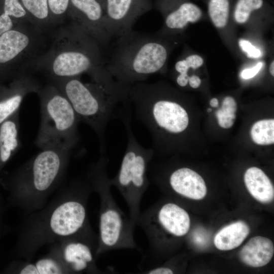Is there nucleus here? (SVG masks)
<instances>
[{
  "label": "nucleus",
  "mask_w": 274,
  "mask_h": 274,
  "mask_svg": "<svg viewBox=\"0 0 274 274\" xmlns=\"http://www.w3.org/2000/svg\"><path fill=\"white\" fill-rule=\"evenodd\" d=\"M168 183L174 193L187 198L200 200L207 194V187L203 178L187 167L174 170L169 176Z\"/></svg>",
  "instance_id": "4468645a"
},
{
  "label": "nucleus",
  "mask_w": 274,
  "mask_h": 274,
  "mask_svg": "<svg viewBox=\"0 0 274 274\" xmlns=\"http://www.w3.org/2000/svg\"><path fill=\"white\" fill-rule=\"evenodd\" d=\"M109 158L101 154L89 166L86 177L93 192L100 199L97 257L107 251L138 249L134 238L135 226L114 199L108 172Z\"/></svg>",
  "instance_id": "39448f33"
},
{
  "label": "nucleus",
  "mask_w": 274,
  "mask_h": 274,
  "mask_svg": "<svg viewBox=\"0 0 274 274\" xmlns=\"http://www.w3.org/2000/svg\"><path fill=\"white\" fill-rule=\"evenodd\" d=\"M41 123L35 144L41 149L55 148L72 151L79 140V120L70 102L53 83L41 86Z\"/></svg>",
  "instance_id": "6e6552de"
},
{
  "label": "nucleus",
  "mask_w": 274,
  "mask_h": 274,
  "mask_svg": "<svg viewBox=\"0 0 274 274\" xmlns=\"http://www.w3.org/2000/svg\"><path fill=\"white\" fill-rule=\"evenodd\" d=\"M207 233L202 230L200 229L193 232L192 239L193 241L198 246H203L207 244L208 242Z\"/></svg>",
  "instance_id": "c756f323"
},
{
  "label": "nucleus",
  "mask_w": 274,
  "mask_h": 274,
  "mask_svg": "<svg viewBox=\"0 0 274 274\" xmlns=\"http://www.w3.org/2000/svg\"><path fill=\"white\" fill-rule=\"evenodd\" d=\"M245 185L251 195L263 203L271 202L274 198V188L266 174L257 167L249 168L244 175Z\"/></svg>",
  "instance_id": "a211bd4d"
},
{
  "label": "nucleus",
  "mask_w": 274,
  "mask_h": 274,
  "mask_svg": "<svg viewBox=\"0 0 274 274\" xmlns=\"http://www.w3.org/2000/svg\"><path fill=\"white\" fill-rule=\"evenodd\" d=\"M263 5V0H237L234 10L235 21L238 23H245L252 13L260 9Z\"/></svg>",
  "instance_id": "a878e982"
},
{
  "label": "nucleus",
  "mask_w": 274,
  "mask_h": 274,
  "mask_svg": "<svg viewBox=\"0 0 274 274\" xmlns=\"http://www.w3.org/2000/svg\"><path fill=\"white\" fill-rule=\"evenodd\" d=\"M262 65V63L259 62L253 67L243 70L241 73V77L244 79H249L254 77L259 72Z\"/></svg>",
  "instance_id": "7c9ffc66"
},
{
  "label": "nucleus",
  "mask_w": 274,
  "mask_h": 274,
  "mask_svg": "<svg viewBox=\"0 0 274 274\" xmlns=\"http://www.w3.org/2000/svg\"><path fill=\"white\" fill-rule=\"evenodd\" d=\"M70 0H48L51 25L54 29L67 19Z\"/></svg>",
  "instance_id": "b1692460"
},
{
  "label": "nucleus",
  "mask_w": 274,
  "mask_h": 274,
  "mask_svg": "<svg viewBox=\"0 0 274 274\" xmlns=\"http://www.w3.org/2000/svg\"><path fill=\"white\" fill-rule=\"evenodd\" d=\"M105 62L99 44L70 21L54 30L49 46L37 62L34 70L45 73L51 80L87 74L110 94L121 96L125 87L106 70Z\"/></svg>",
  "instance_id": "f03ea898"
},
{
  "label": "nucleus",
  "mask_w": 274,
  "mask_h": 274,
  "mask_svg": "<svg viewBox=\"0 0 274 274\" xmlns=\"http://www.w3.org/2000/svg\"><path fill=\"white\" fill-rule=\"evenodd\" d=\"M51 81L68 99L79 121L87 124L95 132L100 153L105 154L107 127L110 121L116 117L119 105L124 102L93 81L83 82L80 76Z\"/></svg>",
  "instance_id": "0eeeda50"
},
{
  "label": "nucleus",
  "mask_w": 274,
  "mask_h": 274,
  "mask_svg": "<svg viewBox=\"0 0 274 274\" xmlns=\"http://www.w3.org/2000/svg\"><path fill=\"white\" fill-rule=\"evenodd\" d=\"M202 58L197 55H191L180 60L175 64V70L179 74H187L190 68L196 69L203 64Z\"/></svg>",
  "instance_id": "bb28decb"
},
{
  "label": "nucleus",
  "mask_w": 274,
  "mask_h": 274,
  "mask_svg": "<svg viewBox=\"0 0 274 274\" xmlns=\"http://www.w3.org/2000/svg\"><path fill=\"white\" fill-rule=\"evenodd\" d=\"M250 232L249 226L244 221L230 224L220 230L215 235L214 243L222 251H228L239 246Z\"/></svg>",
  "instance_id": "6ab92c4d"
},
{
  "label": "nucleus",
  "mask_w": 274,
  "mask_h": 274,
  "mask_svg": "<svg viewBox=\"0 0 274 274\" xmlns=\"http://www.w3.org/2000/svg\"><path fill=\"white\" fill-rule=\"evenodd\" d=\"M252 139L257 144L267 145L274 143V120L265 119L256 122L251 130Z\"/></svg>",
  "instance_id": "4be33fe9"
},
{
  "label": "nucleus",
  "mask_w": 274,
  "mask_h": 274,
  "mask_svg": "<svg viewBox=\"0 0 274 274\" xmlns=\"http://www.w3.org/2000/svg\"><path fill=\"white\" fill-rule=\"evenodd\" d=\"M236 103L233 98L227 96L224 99L220 109L216 112L219 125L224 128L231 127L235 118Z\"/></svg>",
  "instance_id": "393cba45"
},
{
  "label": "nucleus",
  "mask_w": 274,
  "mask_h": 274,
  "mask_svg": "<svg viewBox=\"0 0 274 274\" xmlns=\"http://www.w3.org/2000/svg\"><path fill=\"white\" fill-rule=\"evenodd\" d=\"M168 54L158 35L132 30L117 38L105 67L116 81L130 86L160 71Z\"/></svg>",
  "instance_id": "20e7f679"
},
{
  "label": "nucleus",
  "mask_w": 274,
  "mask_h": 274,
  "mask_svg": "<svg viewBox=\"0 0 274 274\" xmlns=\"http://www.w3.org/2000/svg\"><path fill=\"white\" fill-rule=\"evenodd\" d=\"M6 210V205L3 196L0 194V240L9 230V227L4 222V215Z\"/></svg>",
  "instance_id": "c85d7f7f"
},
{
  "label": "nucleus",
  "mask_w": 274,
  "mask_h": 274,
  "mask_svg": "<svg viewBox=\"0 0 274 274\" xmlns=\"http://www.w3.org/2000/svg\"><path fill=\"white\" fill-rule=\"evenodd\" d=\"M26 22L32 23L20 0H0V36Z\"/></svg>",
  "instance_id": "aec40b11"
},
{
  "label": "nucleus",
  "mask_w": 274,
  "mask_h": 274,
  "mask_svg": "<svg viewBox=\"0 0 274 274\" xmlns=\"http://www.w3.org/2000/svg\"><path fill=\"white\" fill-rule=\"evenodd\" d=\"M132 108L130 101L124 102L118 109L116 118L122 122L127 135V145L119 169L110 178L127 205L129 217L135 226L141 213L142 197L149 185L148 168L153 157L152 148H146L137 141L131 127Z\"/></svg>",
  "instance_id": "423d86ee"
},
{
  "label": "nucleus",
  "mask_w": 274,
  "mask_h": 274,
  "mask_svg": "<svg viewBox=\"0 0 274 274\" xmlns=\"http://www.w3.org/2000/svg\"><path fill=\"white\" fill-rule=\"evenodd\" d=\"M53 32L31 22L21 23L0 36V84L34 70Z\"/></svg>",
  "instance_id": "1a4fd4ad"
},
{
  "label": "nucleus",
  "mask_w": 274,
  "mask_h": 274,
  "mask_svg": "<svg viewBox=\"0 0 274 274\" xmlns=\"http://www.w3.org/2000/svg\"><path fill=\"white\" fill-rule=\"evenodd\" d=\"M97 241L91 228L52 244L50 251L60 259L68 273H105L96 263Z\"/></svg>",
  "instance_id": "9d476101"
},
{
  "label": "nucleus",
  "mask_w": 274,
  "mask_h": 274,
  "mask_svg": "<svg viewBox=\"0 0 274 274\" xmlns=\"http://www.w3.org/2000/svg\"><path fill=\"white\" fill-rule=\"evenodd\" d=\"M210 104L212 107H217L218 106L219 103L216 98H213L210 100Z\"/></svg>",
  "instance_id": "473e14b6"
},
{
  "label": "nucleus",
  "mask_w": 274,
  "mask_h": 274,
  "mask_svg": "<svg viewBox=\"0 0 274 274\" xmlns=\"http://www.w3.org/2000/svg\"><path fill=\"white\" fill-rule=\"evenodd\" d=\"M273 253V245L270 239L256 236L246 244L240 251L239 256L241 261L246 265L259 267L268 264Z\"/></svg>",
  "instance_id": "f3484780"
},
{
  "label": "nucleus",
  "mask_w": 274,
  "mask_h": 274,
  "mask_svg": "<svg viewBox=\"0 0 274 274\" xmlns=\"http://www.w3.org/2000/svg\"><path fill=\"white\" fill-rule=\"evenodd\" d=\"M71 151L55 148L41 149L18 168L0 179L8 193V205L26 215L43 208L62 184Z\"/></svg>",
  "instance_id": "7ed1b4c3"
},
{
  "label": "nucleus",
  "mask_w": 274,
  "mask_h": 274,
  "mask_svg": "<svg viewBox=\"0 0 274 274\" xmlns=\"http://www.w3.org/2000/svg\"><path fill=\"white\" fill-rule=\"evenodd\" d=\"M105 0H70L67 19L77 24L102 48L112 39L105 26Z\"/></svg>",
  "instance_id": "f8f14e48"
},
{
  "label": "nucleus",
  "mask_w": 274,
  "mask_h": 274,
  "mask_svg": "<svg viewBox=\"0 0 274 274\" xmlns=\"http://www.w3.org/2000/svg\"><path fill=\"white\" fill-rule=\"evenodd\" d=\"M274 61H272L269 67V71L271 74V75L273 76H274Z\"/></svg>",
  "instance_id": "72a5a7b5"
},
{
  "label": "nucleus",
  "mask_w": 274,
  "mask_h": 274,
  "mask_svg": "<svg viewBox=\"0 0 274 274\" xmlns=\"http://www.w3.org/2000/svg\"><path fill=\"white\" fill-rule=\"evenodd\" d=\"M92 192L86 176L62 183L43 208L26 215L20 223L12 256L31 261L44 245L91 228L87 203Z\"/></svg>",
  "instance_id": "f257e3e1"
},
{
  "label": "nucleus",
  "mask_w": 274,
  "mask_h": 274,
  "mask_svg": "<svg viewBox=\"0 0 274 274\" xmlns=\"http://www.w3.org/2000/svg\"><path fill=\"white\" fill-rule=\"evenodd\" d=\"M188 83L189 85L193 88H197L201 83L200 79L197 76L192 75L188 77Z\"/></svg>",
  "instance_id": "2f4dec72"
},
{
  "label": "nucleus",
  "mask_w": 274,
  "mask_h": 274,
  "mask_svg": "<svg viewBox=\"0 0 274 274\" xmlns=\"http://www.w3.org/2000/svg\"><path fill=\"white\" fill-rule=\"evenodd\" d=\"M5 272L19 274L68 273L60 259L50 251L47 256L34 262L13 261L8 266Z\"/></svg>",
  "instance_id": "2eb2a0df"
},
{
  "label": "nucleus",
  "mask_w": 274,
  "mask_h": 274,
  "mask_svg": "<svg viewBox=\"0 0 274 274\" xmlns=\"http://www.w3.org/2000/svg\"><path fill=\"white\" fill-rule=\"evenodd\" d=\"M41 86L29 73L0 84V125L17 111L24 97L37 93Z\"/></svg>",
  "instance_id": "ddd939ff"
},
{
  "label": "nucleus",
  "mask_w": 274,
  "mask_h": 274,
  "mask_svg": "<svg viewBox=\"0 0 274 274\" xmlns=\"http://www.w3.org/2000/svg\"><path fill=\"white\" fill-rule=\"evenodd\" d=\"M238 44L242 50L247 53L249 58H258L261 56L259 49L256 48L247 40L241 39L239 40Z\"/></svg>",
  "instance_id": "cd10ccee"
},
{
  "label": "nucleus",
  "mask_w": 274,
  "mask_h": 274,
  "mask_svg": "<svg viewBox=\"0 0 274 274\" xmlns=\"http://www.w3.org/2000/svg\"><path fill=\"white\" fill-rule=\"evenodd\" d=\"M212 111V109L211 108H208L207 110L208 112H210Z\"/></svg>",
  "instance_id": "f704fd0d"
},
{
  "label": "nucleus",
  "mask_w": 274,
  "mask_h": 274,
  "mask_svg": "<svg viewBox=\"0 0 274 274\" xmlns=\"http://www.w3.org/2000/svg\"><path fill=\"white\" fill-rule=\"evenodd\" d=\"M105 1V26L111 38L131 31L140 17L152 8L151 0Z\"/></svg>",
  "instance_id": "9b49d317"
},
{
  "label": "nucleus",
  "mask_w": 274,
  "mask_h": 274,
  "mask_svg": "<svg viewBox=\"0 0 274 274\" xmlns=\"http://www.w3.org/2000/svg\"><path fill=\"white\" fill-rule=\"evenodd\" d=\"M210 17L218 28L224 27L227 23L229 11V0H210L208 5Z\"/></svg>",
  "instance_id": "5701e85b"
},
{
  "label": "nucleus",
  "mask_w": 274,
  "mask_h": 274,
  "mask_svg": "<svg viewBox=\"0 0 274 274\" xmlns=\"http://www.w3.org/2000/svg\"><path fill=\"white\" fill-rule=\"evenodd\" d=\"M31 22L42 29L53 32L48 0H20Z\"/></svg>",
  "instance_id": "412c9836"
},
{
  "label": "nucleus",
  "mask_w": 274,
  "mask_h": 274,
  "mask_svg": "<svg viewBox=\"0 0 274 274\" xmlns=\"http://www.w3.org/2000/svg\"><path fill=\"white\" fill-rule=\"evenodd\" d=\"M20 146L19 110L0 125V175Z\"/></svg>",
  "instance_id": "dca6fc26"
}]
</instances>
